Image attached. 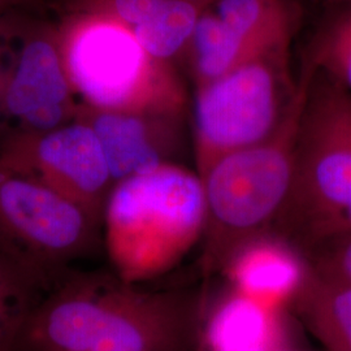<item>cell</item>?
Segmentation results:
<instances>
[{"label":"cell","instance_id":"1","mask_svg":"<svg viewBox=\"0 0 351 351\" xmlns=\"http://www.w3.org/2000/svg\"><path fill=\"white\" fill-rule=\"evenodd\" d=\"M316 71L308 59L288 112L269 138L226 154L201 176L208 268L226 267L284 213L294 186L302 121Z\"/></svg>","mask_w":351,"mask_h":351},{"label":"cell","instance_id":"2","mask_svg":"<svg viewBox=\"0 0 351 351\" xmlns=\"http://www.w3.org/2000/svg\"><path fill=\"white\" fill-rule=\"evenodd\" d=\"M204 224L201 177L165 164L113 186L101 233L116 275L134 284L175 267L204 234Z\"/></svg>","mask_w":351,"mask_h":351},{"label":"cell","instance_id":"3","mask_svg":"<svg viewBox=\"0 0 351 351\" xmlns=\"http://www.w3.org/2000/svg\"><path fill=\"white\" fill-rule=\"evenodd\" d=\"M58 27L64 63L81 104L181 114L185 91L173 65L152 58L132 27L85 12H68Z\"/></svg>","mask_w":351,"mask_h":351},{"label":"cell","instance_id":"4","mask_svg":"<svg viewBox=\"0 0 351 351\" xmlns=\"http://www.w3.org/2000/svg\"><path fill=\"white\" fill-rule=\"evenodd\" d=\"M291 34L263 46L229 73L195 90L194 139L201 177L226 154L269 138L297 84L289 68Z\"/></svg>","mask_w":351,"mask_h":351},{"label":"cell","instance_id":"5","mask_svg":"<svg viewBox=\"0 0 351 351\" xmlns=\"http://www.w3.org/2000/svg\"><path fill=\"white\" fill-rule=\"evenodd\" d=\"M278 220H284V232L306 250L351 232V119L339 88L329 81L316 91L313 82L302 121L294 186Z\"/></svg>","mask_w":351,"mask_h":351},{"label":"cell","instance_id":"6","mask_svg":"<svg viewBox=\"0 0 351 351\" xmlns=\"http://www.w3.org/2000/svg\"><path fill=\"white\" fill-rule=\"evenodd\" d=\"M101 230L82 206L0 160V247L49 290L94 251Z\"/></svg>","mask_w":351,"mask_h":351},{"label":"cell","instance_id":"7","mask_svg":"<svg viewBox=\"0 0 351 351\" xmlns=\"http://www.w3.org/2000/svg\"><path fill=\"white\" fill-rule=\"evenodd\" d=\"M0 160L62 193L101 223L114 181L99 139L84 121L45 132L14 129L0 145Z\"/></svg>","mask_w":351,"mask_h":351},{"label":"cell","instance_id":"8","mask_svg":"<svg viewBox=\"0 0 351 351\" xmlns=\"http://www.w3.org/2000/svg\"><path fill=\"white\" fill-rule=\"evenodd\" d=\"M80 104L64 63L59 27L27 26L12 65L3 73L0 111L19 130L45 132L75 121Z\"/></svg>","mask_w":351,"mask_h":351},{"label":"cell","instance_id":"9","mask_svg":"<svg viewBox=\"0 0 351 351\" xmlns=\"http://www.w3.org/2000/svg\"><path fill=\"white\" fill-rule=\"evenodd\" d=\"M98 335L90 351H175L181 317L168 294L139 291L101 277Z\"/></svg>","mask_w":351,"mask_h":351},{"label":"cell","instance_id":"10","mask_svg":"<svg viewBox=\"0 0 351 351\" xmlns=\"http://www.w3.org/2000/svg\"><path fill=\"white\" fill-rule=\"evenodd\" d=\"M178 114L112 111L80 104L75 120L88 124L101 142L114 185L173 164Z\"/></svg>","mask_w":351,"mask_h":351},{"label":"cell","instance_id":"11","mask_svg":"<svg viewBox=\"0 0 351 351\" xmlns=\"http://www.w3.org/2000/svg\"><path fill=\"white\" fill-rule=\"evenodd\" d=\"M226 268L237 291L277 308L295 297L307 263L282 241L262 236L239 249Z\"/></svg>","mask_w":351,"mask_h":351},{"label":"cell","instance_id":"12","mask_svg":"<svg viewBox=\"0 0 351 351\" xmlns=\"http://www.w3.org/2000/svg\"><path fill=\"white\" fill-rule=\"evenodd\" d=\"M276 310L236 290L210 317L208 351H284Z\"/></svg>","mask_w":351,"mask_h":351},{"label":"cell","instance_id":"13","mask_svg":"<svg viewBox=\"0 0 351 351\" xmlns=\"http://www.w3.org/2000/svg\"><path fill=\"white\" fill-rule=\"evenodd\" d=\"M294 301L328 351H351V285L307 263Z\"/></svg>","mask_w":351,"mask_h":351},{"label":"cell","instance_id":"14","mask_svg":"<svg viewBox=\"0 0 351 351\" xmlns=\"http://www.w3.org/2000/svg\"><path fill=\"white\" fill-rule=\"evenodd\" d=\"M262 47H251L223 24L213 8L208 10L202 16L185 51L195 88L229 73Z\"/></svg>","mask_w":351,"mask_h":351},{"label":"cell","instance_id":"15","mask_svg":"<svg viewBox=\"0 0 351 351\" xmlns=\"http://www.w3.org/2000/svg\"><path fill=\"white\" fill-rule=\"evenodd\" d=\"M216 0H165L156 13L133 29L142 47L156 60L173 65L185 53L202 16Z\"/></svg>","mask_w":351,"mask_h":351},{"label":"cell","instance_id":"16","mask_svg":"<svg viewBox=\"0 0 351 351\" xmlns=\"http://www.w3.org/2000/svg\"><path fill=\"white\" fill-rule=\"evenodd\" d=\"M47 291L0 247V351H14L27 317Z\"/></svg>","mask_w":351,"mask_h":351},{"label":"cell","instance_id":"17","mask_svg":"<svg viewBox=\"0 0 351 351\" xmlns=\"http://www.w3.org/2000/svg\"><path fill=\"white\" fill-rule=\"evenodd\" d=\"M213 10L232 33L255 49L291 34L284 0H216Z\"/></svg>","mask_w":351,"mask_h":351},{"label":"cell","instance_id":"18","mask_svg":"<svg viewBox=\"0 0 351 351\" xmlns=\"http://www.w3.org/2000/svg\"><path fill=\"white\" fill-rule=\"evenodd\" d=\"M311 59L319 73L351 95V11L341 14L316 43Z\"/></svg>","mask_w":351,"mask_h":351},{"label":"cell","instance_id":"19","mask_svg":"<svg viewBox=\"0 0 351 351\" xmlns=\"http://www.w3.org/2000/svg\"><path fill=\"white\" fill-rule=\"evenodd\" d=\"M165 0H69V12L101 14L132 29L151 19Z\"/></svg>","mask_w":351,"mask_h":351},{"label":"cell","instance_id":"20","mask_svg":"<svg viewBox=\"0 0 351 351\" xmlns=\"http://www.w3.org/2000/svg\"><path fill=\"white\" fill-rule=\"evenodd\" d=\"M306 251L307 263L351 285V232L323 239Z\"/></svg>","mask_w":351,"mask_h":351},{"label":"cell","instance_id":"21","mask_svg":"<svg viewBox=\"0 0 351 351\" xmlns=\"http://www.w3.org/2000/svg\"><path fill=\"white\" fill-rule=\"evenodd\" d=\"M34 3H37V0H0V20L17 10L33 5Z\"/></svg>","mask_w":351,"mask_h":351},{"label":"cell","instance_id":"22","mask_svg":"<svg viewBox=\"0 0 351 351\" xmlns=\"http://www.w3.org/2000/svg\"><path fill=\"white\" fill-rule=\"evenodd\" d=\"M339 91H341V88H339ZM341 97H342L341 99H342V103H343V107H345L346 112L349 113L351 119V95H349L345 91H341Z\"/></svg>","mask_w":351,"mask_h":351},{"label":"cell","instance_id":"23","mask_svg":"<svg viewBox=\"0 0 351 351\" xmlns=\"http://www.w3.org/2000/svg\"><path fill=\"white\" fill-rule=\"evenodd\" d=\"M3 69H1V64H0V85H1V80H3Z\"/></svg>","mask_w":351,"mask_h":351}]
</instances>
